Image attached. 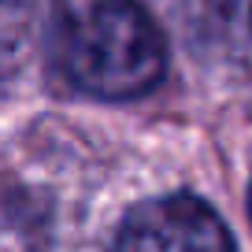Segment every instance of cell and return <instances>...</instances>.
I'll use <instances>...</instances> for the list:
<instances>
[{"label": "cell", "instance_id": "cell-5", "mask_svg": "<svg viewBox=\"0 0 252 252\" xmlns=\"http://www.w3.org/2000/svg\"><path fill=\"white\" fill-rule=\"evenodd\" d=\"M249 215H252V189H249Z\"/></svg>", "mask_w": 252, "mask_h": 252}, {"label": "cell", "instance_id": "cell-3", "mask_svg": "<svg viewBox=\"0 0 252 252\" xmlns=\"http://www.w3.org/2000/svg\"><path fill=\"white\" fill-rule=\"evenodd\" d=\"M33 33L30 0H0V86L11 82L26 63Z\"/></svg>", "mask_w": 252, "mask_h": 252}, {"label": "cell", "instance_id": "cell-4", "mask_svg": "<svg viewBox=\"0 0 252 252\" xmlns=\"http://www.w3.org/2000/svg\"><path fill=\"white\" fill-rule=\"evenodd\" d=\"M208 15L215 19L222 33L230 41L252 45V0H204Z\"/></svg>", "mask_w": 252, "mask_h": 252}, {"label": "cell", "instance_id": "cell-1", "mask_svg": "<svg viewBox=\"0 0 252 252\" xmlns=\"http://www.w3.org/2000/svg\"><path fill=\"white\" fill-rule=\"evenodd\" d=\"M67 78L100 100H130L159 86L167 45L137 0H52Z\"/></svg>", "mask_w": 252, "mask_h": 252}, {"label": "cell", "instance_id": "cell-2", "mask_svg": "<svg viewBox=\"0 0 252 252\" xmlns=\"http://www.w3.org/2000/svg\"><path fill=\"white\" fill-rule=\"evenodd\" d=\"M111 252H234V237L200 197L171 193L126 215Z\"/></svg>", "mask_w": 252, "mask_h": 252}]
</instances>
